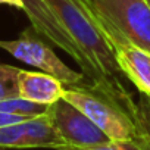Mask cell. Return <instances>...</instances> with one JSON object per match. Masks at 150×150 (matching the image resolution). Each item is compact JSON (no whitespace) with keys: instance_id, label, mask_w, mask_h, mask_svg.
Segmentation results:
<instances>
[{"instance_id":"6da1fadb","label":"cell","mask_w":150,"mask_h":150,"mask_svg":"<svg viewBox=\"0 0 150 150\" xmlns=\"http://www.w3.org/2000/svg\"><path fill=\"white\" fill-rule=\"evenodd\" d=\"M113 78L65 87L63 99L84 112L110 140H135L141 132L137 103Z\"/></svg>"},{"instance_id":"7a4b0ae2","label":"cell","mask_w":150,"mask_h":150,"mask_svg":"<svg viewBox=\"0 0 150 150\" xmlns=\"http://www.w3.org/2000/svg\"><path fill=\"white\" fill-rule=\"evenodd\" d=\"M52 13L71 34L100 77H115L119 71L113 52L94 16L81 0H44Z\"/></svg>"},{"instance_id":"3957f363","label":"cell","mask_w":150,"mask_h":150,"mask_svg":"<svg viewBox=\"0 0 150 150\" xmlns=\"http://www.w3.org/2000/svg\"><path fill=\"white\" fill-rule=\"evenodd\" d=\"M94 19L150 52V5L147 0H81Z\"/></svg>"},{"instance_id":"277c9868","label":"cell","mask_w":150,"mask_h":150,"mask_svg":"<svg viewBox=\"0 0 150 150\" xmlns=\"http://www.w3.org/2000/svg\"><path fill=\"white\" fill-rule=\"evenodd\" d=\"M0 49L6 50L15 59L40 69L41 72L53 75L65 84V87L80 84L86 80L83 72H77L63 63L33 27L22 31L16 40H0Z\"/></svg>"},{"instance_id":"5b68a950","label":"cell","mask_w":150,"mask_h":150,"mask_svg":"<svg viewBox=\"0 0 150 150\" xmlns=\"http://www.w3.org/2000/svg\"><path fill=\"white\" fill-rule=\"evenodd\" d=\"M21 2H22V11L28 16L31 27L35 30L38 35H41L52 46H56L60 50H63L69 57H72L80 65L83 74L88 80L105 78L99 75V72L86 57V54L75 43V40L71 37V34L62 27L57 18L52 13L44 0H21Z\"/></svg>"},{"instance_id":"8992f818","label":"cell","mask_w":150,"mask_h":150,"mask_svg":"<svg viewBox=\"0 0 150 150\" xmlns=\"http://www.w3.org/2000/svg\"><path fill=\"white\" fill-rule=\"evenodd\" d=\"M47 115L65 144L84 147L110 141V138L84 112L63 97L49 106Z\"/></svg>"},{"instance_id":"52a82bcc","label":"cell","mask_w":150,"mask_h":150,"mask_svg":"<svg viewBox=\"0 0 150 150\" xmlns=\"http://www.w3.org/2000/svg\"><path fill=\"white\" fill-rule=\"evenodd\" d=\"M97 25L112 47L119 71L137 87L140 93L150 96V52L132 44L118 31L100 22H97Z\"/></svg>"},{"instance_id":"ba28073f","label":"cell","mask_w":150,"mask_h":150,"mask_svg":"<svg viewBox=\"0 0 150 150\" xmlns=\"http://www.w3.org/2000/svg\"><path fill=\"white\" fill-rule=\"evenodd\" d=\"M19 97L50 106L59 99L63 97L65 84L59 81L56 77L46 72H34V71H19L18 77Z\"/></svg>"},{"instance_id":"9c48e42d","label":"cell","mask_w":150,"mask_h":150,"mask_svg":"<svg viewBox=\"0 0 150 150\" xmlns=\"http://www.w3.org/2000/svg\"><path fill=\"white\" fill-rule=\"evenodd\" d=\"M47 109H49V106H46V105L34 103V102L25 100L22 97H13V99L0 102V112L2 113L18 115V116H24L27 119L43 115L47 112Z\"/></svg>"},{"instance_id":"30bf717a","label":"cell","mask_w":150,"mask_h":150,"mask_svg":"<svg viewBox=\"0 0 150 150\" xmlns=\"http://www.w3.org/2000/svg\"><path fill=\"white\" fill-rule=\"evenodd\" d=\"M19 68L11 65L0 63V102L19 97V87H18V77Z\"/></svg>"},{"instance_id":"8fae6325","label":"cell","mask_w":150,"mask_h":150,"mask_svg":"<svg viewBox=\"0 0 150 150\" xmlns=\"http://www.w3.org/2000/svg\"><path fill=\"white\" fill-rule=\"evenodd\" d=\"M56 150H141V146H140V141L138 138L135 140H127V141H115V140H110L108 143H103V144H96V146H69V144H65Z\"/></svg>"},{"instance_id":"7c38bea8","label":"cell","mask_w":150,"mask_h":150,"mask_svg":"<svg viewBox=\"0 0 150 150\" xmlns=\"http://www.w3.org/2000/svg\"><path fill=\"white\" fill-rule=\"evenodd\" d=\"M137 109H138L140 125H141V128L150 135V96H149V94L140 93L138 103H137Z\"/></svg>"},{"instance_id":"4fadbf2b","label":"cell","mask_w":150,"mask_h":150,"mask_svg":"<svg viewBox=\"0 0 150 150\" xmlns=\"http://www.w3.org/2000/svg\"><path fill=\"white\" fill-rule=\"evenodd\" d=\"M27 118L24 116H18V115H9V113H2L0 112V127L3 125H11V124H18L25 121Z\"/></svg>"},{"instance_id":"5bb4252c","label":"cell","mask_w":150,"mask_h":150,"mask_svg":"<svg viewBox=\"0 0 150 150\" xmlns=\"http://www.w3.org/2000/svg\"><path fill=\"white\" fill-rule=\"evenodd\" d=\"M138 141H140V146H141V150H150V135L141 128V132L140 135L137 137Z\"/></svg>"},{"instance_id":"9a60e30c","label":"cell","mask_w":150,"mask_h":150,"mask_svg":"<svg viewBox=\"0 0 150 150\" xmlns=\"http://www.w3.org/2000/svg\"><path fill=\"white\" fill-rule=\"evenodd\" d=\"M2 5H9V6H13V8H18L22 11V2L21 0H0Z\"/></svg>"},{"instance_id":"2e32d148","label":"cell","mask_w":150,"mask_h":150,"mask_svg":"<svg viewBox=\"0 0 150 150\" xmlns=\"http://www.w3.org/2000/svg\"><path fill=\"white\" fill-rule=\"evenodd\" d=\"M147 3H149V5H150V0H147Z\"/></svg>"}]
</instances>
